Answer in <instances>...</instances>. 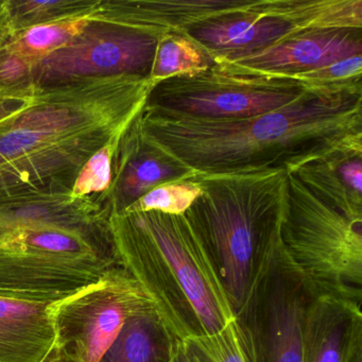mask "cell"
Segmentation results:
<instances>
[{
  "label": "cell",
  "mask_w": 362,
  "mask_h": 362,
  "mask_svg": "<svg viewBox=\"0 0 362 362\" xmlns=\"http://www.w3.org/2000/svg\"><path fill=\"white\" fill-rule=\"evenodd\" d=\"M146 136L196 175L285 170L362 151V93L308 90L288 107L245 119L187 117L145 107Z\"/></svg>",
  "instance_id": "1"
},
{
  "label": "cell",
  "mask_w": 362,
  "mask_h": 362,
  "mask_svg": "<svg viewBox=\"0 0 362 362\" xmlns=\"http://www.w3.org/2000/svg\"><path fill=\"white\" fill-rule=\"evenodd\" d=\"M93 23L71 43L35 65L37 83L95 76L150 79L163 35L103 23L93 27Z\"/></svg>",
  "instance_id": "10"
},
{
  "label": "cell",
  "mask_w": 362,
  "mask_h": 362,
  "mask_svg": "<svg viewBox=\"0 0 362 362\" xmlns=\"http://www.w3.org/2000/svg\"><path fill=\"white\" fill-rule=\"evenodd\" d=\"M156 83L114 75L37 84L0 120V192L71 189L96 152L119 144Z\"/></svg>",
  "instance_id": "2"
},
{
  "label": "cell",
  "mask_w": 362,
  "mask_h": 362,
  "mask_svg": "<svg viewBox=\"0 0 362 362\" xmlns=\"http://www.w3.org/2000/svg\"><path fill=\"white\" fill-rule=\"evenodd\" d=\"M90 23V16H84L35 24L23 29L22 33H16L5 48L10 54L35 66L46 57L79 37Z\"/></svg>",
  "instance_id": "20"
},
{
  "label": "cell",
  "mask_w": 362,
  "mask_h": 362,
  "mask_svg": "<svg viewBox=\"0 0 362 362\" xmlns=\"http://www.w3.org/2000/svg\"><path fill=\"white\" fill-rule=\"evenodd\" d=\"M52 304L0 296V362H45L52 356Z\"/></svg>",
  "instance_id": "16"
},
{
  "label": "cell",
  "mask_w": 362,
  "mask_h": 362,
  "mask_svg": "<svg viewBox=\"0 0 362 362\" xmlns=\"http://www.w3.org/2000/svg\"><path fill=\"white\" fill-rule=\"evenodd\" d=\"M150 306L153 303L136 279L117 267L52 304L54 351L79 362H101L127 321Z\"/></svg>",
  "instance_id": "8"
},
{
  "label": "cell",
  "mask_w": 362,
  "mask_h": 362,
  "mask_svg": "<svg viewBox=\"0 0 362 362\" xmlns=\"http://www.w3.org/2000/svg\"><path fill=\"white\" fill-rule=\"evenodd\" d=\"M211 57L181 33H171L160 37L150 79L156 82L180 75H194L214 67Z\"/></svg>",
  "instance_id": "21"
},
{
  "label": "cell",
  "mask_w": 362,
  "mask_h": 362,
  "mask_svg": "<svg viewBox=\"0 0 362 362\" xmlns=\"http://www.w3.org/2000/svg\"><path fill=\"white\" fill-rule=\"evenodd\" d=\"M315 296L281 247L236 317L256 362H303L305 324Z\"/></svg>",
  "instance_id": "9"
},
{
  "label": "cell",
  "mask_w": 362,
  "mask_h": 362,
  "mask_svg": "<svg viewBox=\"0 0 362 362\" xmlns=\"http://www.w3.org/2000/svg\"><path fill=\"white\" fill-rule=\"evenodd\" d=\"M291 173L326 204L362 219V152H336Z\"/></svg>",
  "instance_id": "17"
},
{
  "label": "cell",
  "mask_w": 362,
  "mask_h": 362,
  "mask_svg": "<svg viewBox=\"0 0 362 362\" xmlns=\"http://www.w3.org/2000/svg\"><path fill=\"white\" fill-rule=\"evenodd\" d=\"M201 192L202 187L194 177L185 181L162 184L149 190L120 214L158 211L167 215H184Z\"/></svg>",
  "instance_id": "23"
},
{
  "label": "cell",
  "mask_w": 362,
  "mask_h": 362,
  "mask_svg": "<svg viewBox=\"0 0 362 362\" xmlns=\"http://www.w3.org/2000/svg\"><path fill=\"white\" fill-rule=\"evenodd\" d=\"M45 362H79L76 359H73V358L69 357V356L63 355V354L58 353V351H54V353L52 354L49 358L46 360Z\"/></svg>",
  "instance_id": "28"
},
{
  "label": "cell",
  "mask_w": 362,
  "mask_h": 362,
  "mask_svg": "<svg viewBox=\"0 0 362 362\" xmlns=\"http://www.w3.org/2000/svg\"><path fill=\"white\" fill-rule=\"evenodd\" d=\"M171 362H199L188 342L175 339Z\"/></svg>",
  "instance_id": "26"
},
{
  "label": "cell",
  "mask_w": 362,
  "mask_h": 362,
  "mask_svg": "<svg viewBox=\"0 0 362 362\" xmlns=\"http://www.w3.org/2000/svg\"><path fill=\"white\" fill-rule=\"evenodd\" d=\"M281 247L317 296L361 306L362 219L329 206L293 173L287 175Z\"/></svg>",
  "instance_id": "6"
},
{
  "label": "cell",
  "mask_w": 362,
  "mask_h": 362,
  "mask_svg": "<svg viewBox=\"0 0 362 362\" xmlns=\"http://www.w3.org/2000/svg\"><path fill=\"white\" fill-rule=\"evenodd\" d=\"M259 11L285 21L296 33L362 30V0H262Z\"/></svg>",
  "instance_id": "18"
},
{
  "label": "cell",
  "mask_w": 362,
  "mask_h": 362,
  "mask_svg": "<svg viewBox=\"0 0 362 362\" xmlns=\"http://www.w3.org/2000/svg\"><path fill=\"white\" fill-rule=\"evenodd\" d=\"M187 342L199 362H256L237 319L218 334Z\"/></svg>",
  "instance_id": "22"
},
{
  "label": "cell",
  "mask_w": 362,
  "mask_h": 362,
  "mask_svg": "<svg viewBox=\"0 0 362 362\" xmlns=\"http://www.w3.org/2000/svg\"><path fill=\"white\" fill-rule=\"evenodd\" d=\"M287 175L194 177L202 192L184 216L209 254L236 317L281 247Z\"/></svg>",
  "instance_id": "5"
},
{
  "label": "cell",
  "mask_w": 362,
  "mask_h": 362,
  "mask_svg": "<svg viewBox=\"0 0 362 362\" xmlns=\"http://www.w3.org/2000/svg\"><path fill=\"white\" fill-rule=\"evenodd\" d=\"M35 88H33V90H35ZM31 93H29V94L25 95V96L22 97H14V98H0V120L8 117V116L13 114L14 112L18 111V110L24 105L25 101L28 99V97L30 96Z\"/></svg>",
  "instance_id": "27"
},
{
  "label": "cell",
  "mask_w": 362,
  "mask_h": 362,
  "mask_svg": "<svg viewBox=\"0 0 362 362\" xmlns=\"http://www.w3.org/2000/svg\"><path fill=\"white\" fill-rule=\"evenodd\" d=\"M362 56V30L303 31L257 52L213 57L214 67L228 75L268 76L291 79L351 57Z\"/></svg>",
  "instance_id": "11"
},
{
  "label": "cell",
  "mask_w": 362,
  "mask_h": 362,
  "mask_svg": "<svg viewBox=\"0 0 362 362\" xmlns=\"http://www.w3.org/2000/svg\"><path fill=\"white\" fill-rule=\"evenodd\" d=\"M298 33L281 18L258 11L239 12L209 21L185 33L209 56H240L270 47Z\"/></svg>",
  "instance_id": "15"
},
{
  "label": "cell",
  "mask_w": 362,
  "mask_h": 362,
  "mask_svg": "<svg viewBox=\"0 0 362 362\" xmlns=\"http://www.w3.org/2000/svg\"><path fill=\"white\" fill-rule=\"evenodd\" d=\"M118 145L103 148L83 165L71 188V196L83 198L110 189L112 183V158Z\"/></svg>",
  "instance_id": "25"
},
{
  "label": "cell",
  "mask_w": 362,
  "mask_h": 362,
  "mask_svg": "<svg viewBox=\"0 0 362 362\" xmlns=\"http://www.w3.org/2000/svg\"><path fill=\"white\" fill-rule=\"evenodd\" d=\"M262 0H141L110 1L93 10L90 22L117 25L158 35H185L209 21L258 11Z\"/></svg>",
  "instance_id": "12"
},
{
  "label": "cell",
  "mask_w": 362,
  "mask_h": 362,
  "mask_svg": "<svg viewBox=\"0 0 362 362\" xmlns=\"http://www.w3.org/2000/svg\"><path fill=\"white\" fill-rule=\"evenodd\" d=\"M111 196L0 192V296L54 303L122 266Z\"/></svg>",
  "instance_id": "3"
},
{
  "label": "cell",
  "mask_w": 362,
  "mask_h": 362,
  "mask_svg": "<svg viewBox=\"0 0 362 362\" xmlns=\"http://www.w3.org/2000/svg\"><path fill=\"white\" fill-rule=\"evenodd\" d=\"M112 230L122 266L151 298L175 339L206 338L236 320L215 267L185 216L114 214Z\"/></svg>",
  "instance_id": "4"
},
{
  "label": "cell",
  "mask_w": 362,
  "mask_h": 362,
  "mask_svg": "<svg viewBox=\"0 0 362 362\" xmlns=\"http://www.w3.org/2000/svg\"><path fill=\"white\" fill-rule=\"evenodd\" d=\"M141 115L124 133L116 149L115 184L110 188L115 214L126 211L156 186L196 177L185 165L146 136Z\"/></svg>",
  "instance_id": "13"
},
{
  "label": "cell",
  "mask_w": 362,
  "mask_h": 362,
  "mask_svg": "<svg viewBox=\"0 0 362 362\" xmlns=\"http://www.w3.org/2000/svg\"><path fill=\"white\" fill-rule=\"evenodd\" d=\"M361 353V306L315 296L305 324L303 362H353Z\"/></svg>",
  "instance_id": "14"
},
{
  "label": "cell",
  "mask_w": 362,
  "mask_h": 362,
  "mask_svg": "<svg viewBox=\"0 0 362 362\" xmlns=\"http://www.w3.org/2000/svg\"><path fill=\"white\" fill-rule=\"evenodd\" d=\"M307 92L298 80L228 75L211 67L158 82L146 107L203 119H245L288 107Z\"/></svg>",
  "instance_id": "7"
},
{
  "label": "cell",
  "mask_w": 362,
  "mask_h": 362,
  "mask_svg": "<svg viewBox=\"0 0 362 362\" xmlns=\"http://www.w3.org/2000/svg\"><path fill=\"white\" fill-rule=\"evenodd\" d=\"M291 79L306 84L308 90L362 93V56L343 59Z\"/></svg>",
  "instance_id": "24"
},
{
  "label": "cell",
  "mask_w": 362,
  "mask_h": 362,
  "mask_svg": "<svg viewBox=\"0 0 362 362\" xmlns=\"http://www.w3.org/2000/svg\"><path fill=\"white\" fill-rule=\"evenodd\" d=\"M175 339L154 306L147 307L127 321L101 362H171Z\"/></svg>",
  "instance_id": "19"
}]
</instances>
